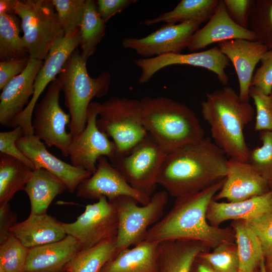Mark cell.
Returning <instances> with one entry per match:
<instances>
[{
  "label": "cell",
  "instance_id": "obj_1",
  "mask_svg": "<svg viewBox=\"0 0 272 272\" xmlns=\"http://www.w3.org/2000/svg\"><path fill=\"white\" fill-rule=\"evenodd\" d=\"M225 178L202 190L176 198L172 208L149 228L144 240L159 243L171 240H194L211 249L224 242H234L231 227L212 226L207 218L209 206Z\"/></svg>",
  "mask_w": 272,
  "mask_h": 272
},
{
  "label": "cell",
  "instance_id": "obj_2",
  "mask_svg": "<svg viewBox=\"0 0 272 272\" xmlns=\"http://www.w3.org/2000/svg\"><path fill=\"white\" fill-rule=\"evenodd\" d=\"M227 160L215 143L204 138L167 154L158 185L175 198L202 190L226 177Z\"/></svg>",
  "mask_w": 272,
  "mask_h": 272
},
{
  "label": "cell",
  "instance_id": "obj_3",
  "mask_svg": "<svg viewBox=\"0 0 272 272\" xmlns=\"http://www.w3.org/2000/svg\"><path fill=\"white\" fill-rule=\"evenodd\" d=\"M200 106L215 144L230 158L248 162L250 150L244 130L255 113L249 100L242 99L231 87H225L207 93Z\"/></svg>",
  "mask_w": 272,
  "mask_h": 272
},
{
  "label": "cell",
  "instance_id": "obj_4",
  "mask_svg": "<svg viewBox=\"0 0 272 272\" xmlns=\"http://www.w3.org/2000/svg\"><path fill=\"white\" fill-rule=\"evenodd\" d=\"M144 126L167 154L203 139L194 112L185 104L164 97L141 100Z\"/></svg>",
  "mask_w": 272,
  "mask_h": 272
},
{
  "label": "cell",
  "instance_id": "obj_5",
  "mask_svg": "<svg viewBox=\"0 0 272 272\" xmlns=\"http://www.w3.org/2000/svg\"><path fill=\"white\" fill-rule=\"evenodd\" d=\"M87 62L77 49L62 68L58 78L69 110L71 122L70 132L73 137L85 128L89 106L94 98H101L108 92L111 75L104 71L96 78L91 77Z\"/></svg>",
  "mask_w": 272,
  "mask_h": 272
},
{
  "label": "cell",
  "instance_id": "obj_6",
  "mask_svg": "<svg viewBox=\"0 0 272 272\" xmlns=\"http://www.w3.org/2000/svg\"><path fill=\"white\" fill-rule=\"evenodd\" d=\"M15 14L21 19L22 38L29 58L44 61L65 35L52 1L17 0Z\"/></svg>",
  "mask_w": 272,
  "mask_h": 272
},
{
  "label": "cell",
  "instance_id": "obj_7",
  "mask_svg": "<svg viewBox=\"0 0 272 272\" xmlns=\"http://www.w3.org/2000/svg\"><path fill=\"white\" fill-rule=\"evenodd\" d=\"M98 128L111 138L116 155L128 153L148 134L143 122L140 100L113 97L101 103Z\"/></svg>",
  "mask_w": 272,
  "mask_h": 272
},
{
  "label": "cell",
  "instance_id": "obj_8",
  "mask_svg": "<svg viewBox=\"0 0 272 272\" xmlns=\"http://www.w3.org/2000/svg\"><path fill=\"white\" fill-rule=\"evenodd\" d=\"M168 195L165 190L158 191L153 194L147 204L140 206L137 200L129 196L108 200L118 218L117 253L144 241L149 228L162 218Z\"/></svg>",
  "mask_w": 272,
  "mask_h": 272
},
{
  "label": "cell",
  "instance_id": "obj_9",
  "mask_svg": "<svg viewBox=\"0 0 272 272\" xmlns=\"http://www.w3.org/2000/svg\"><path fill=\"white\" fill-rule=\"evenodd\" d=\"M166 155L148 133L128 153L115 155L109 161L132 187L151 197L158 185V176Z\"/></svg>",
  "mask_w": 272,
  "mask_h": 272
},
{
  "label": "cell",
  "instance_id": "obj_10",
  "mask_svg": "<svg viewBox=\"0 0 272 272\" xmlns=\"http://www.w3.org/2000/svg\"><path fill=\"white\" fill-rule=\"evenodd\" d=\"M61 91L60 81L56 78L50 84L42 99L36 104L32 125L35 136L48 147H56L66 157H69V149L73 137L66 129L71 117L60 105Z\"/></svg>",
  "mask_w": 272,
  "mask_h": 272
},
{
  "label": "cell",
  "instance_id": "obj_11",
  "mask_svg": "<svg viewBox=\"0 0 272 272\" xmlns=\"http://www.w3.org/2000/svg\"><path fill=\"white\" fill-rule=\"evenodd\" d=\"M66 235L74 237L82 249L116 238L118 221L112 205L105 197L86 206L84 212L76 221L62 223Z\"/></svg>",
  "mask_w": 272,
  "mask_h": 272
},
{
  "label": "cell",
  "instance_id": "obj_12",
  "mask_svg": "<svg viewBox=\"0 0 272 272\" xmlns=\"http://www.w3.org/2000/svg\"><path fill=\"white\" fill-rule=\"evenodd\" d=\"M101 103L92 102L89 106L87 123L80 133L73 137L69 149L71 164L75 167L93 173L99 158L104 156L109 160L116 154L114 142L97 124Z\"/></svg>",
  "mask_w": 272,
  "mask_h": 272
},
{
  "label": "cell",
  "instance_id": "obj_13",
  "mask_svg": "<svg viewBox=\"0 0 272 272\" xmlns=\"http://www.w3.org/2000/svg\"><path fill=\"white\" fill-rule=\"evenodd\" d=\"M80 43L81 35L79 30L73 34L64 35L53 45L35 79L34 94L28 105L14 120L11 128L20 126L24 135L34 134L32 116L38 99L48 84L60 73L68 58Z\"/></svg>",
  "mask_w": 272,
  "mask_h": 272
},
{
  "label": "cell",
  "instance_id": "obj_14",
  "mask_svg": "<svg viewBox=\"0 0 272 272\" xmlns=\"http://www.w3.org/2000/svg\"><path fill=\"white\" fill-rule=\"evenodd\" d=\"M200 25L193 21L166 24L146 37L124 38L122 45L124 48L132 49L145 58L181 53L187 47Z\"/></svg>",
  "mask_w": 272,
  "mask_h": 272
},
{
  "label": "cell",
  "instance_id": "obj_15",
  "mask_svg": "<svg viewBox=\"0 0 272 272\" xmlns=\"http://www.w3.org/2000/svg\"><path fill=\"white\" fill-rule=\"evenodd\" d=\"M141 70L139 82L145 84L158 71L170 65L180 64L201 67L214 73L223 85H227L229 77L225 72L230 65L227 57L216 46L207 50L188 54L168 53L150 58L134 60Z\"/></svg>",
  "mask_w": 272,
  "mask_h": 272
},
{
  "label": "cell",
  "instance_id": "obj_16",
  "mask_svg": "<svg viewBox=\"0 0 272 272\" xmlns=\"http://www.w3.org/2000/svg\"><path fill=\"white\" fill-rule=\"evenodd\" d=\"M76 191L78 197L90 199L105 197L109 200L120 196H129L142 205L147 204L151 198L132 187L104 156L98 160L95 171L79 185Z\"/></svg>",
  "mask_w": 272,
  "mask_h": 272
},
{
  "label": "cell",
  "instance_id": "obj_17",
  "mask_svg": "<svg viewBox=\"0 0 272 272\" xmlns=\"http://www.w3.org/2000/svg\"><path fill=\"white\" fill-rule=\"evenodd\" d=\"M18 148L33 163L35 169L48 171L65 185L73 193L79 185L92 173L66 163L50 153L45 144L34 134L23 135L16 142Z\"/></svg>",
  "mask_w": 272,
  "mask_h": 272
},
{
  "label": "cell",
  "instance_id": "obj_18",
  "mask_svg": "<svg viewBox=\"0 0 272 272\" xmlns=\"http://www.w3.org/2000/svg\"><path fill=\"white\" fill-rule=\"evenodd\" d=\"M270 189L266 181L248 162L229 158L225 181L214 199L238 202L263 194Z\"/></svg>",
  "mask_w": 272,
  "mask_h": 272
},
{
  "label": "cell",
  "instance_id": "obj_19",
  "mask_svg": "<svg viewBox=\"0 0 272 272\" xmlns=\"http://www.w3.org/2000/svg\"><path fill=\"white\" fill-rule=\"evenodd\" d=\"M44 61L29 59L25 70L9 81L0 95V124L11 128L14 120L28 105L34 94L35 79Z\"/></svg>",
  "mask_w": 272,
  "mask_h": 272
},
{
  "label": "cell",
  "instance_id": "obj_20",
  "mask_svg": "<svg viewBox=\"0 0 272 272\" xmlns=\"http://www.w3.org/2000/svg\"><path fill=\"white\" fill-rule=\"evenodd\" d=\"M217 46L234 65L239 81V97L249 100L254 69L268 49L258 41L241 39L222 41Z\"/></svg>",
  "mask_w": 272,
  "mask_h": 272
},
{
  "label": "cell",
  "instance_id": "obj_21",
  "mask_svg": "<svg viewBox=\"0 0 272 272\" xmlns=\"http://www.w3.org/2000/svg\"><path fill=\"white\" fill-rule=\"evenodd\" d=\"M237 39L257 41L253 32L231 19L223 0H219L214 14L205 26L195 32L187 48L193 52L213 43Z\"/></svg>",
  "mask_w": 272,
  "mask_h": 272
},
{
  "label": "cell",
  "instance_id": "obj_22",
  "mask_svg": "<svg viewBox=\"0 0 272 272\" xmlns=\"http://www.w3.org/2000/svg\"><path fill=\"white\" fill-rule=\"evenodd\" d=\"M272 212V189L263 194L235 202L211 201L207 213L209 223L219 227L228 220L251 221Z\"/></svg>",
  "mask_w": 272,
  "mask_h": 272
},
{
  "label": "cell",
  "instance_id": "obj_23",
  "mask_svg": "<svg viewBox=\"0 0 272 272\" xmlns=\"http://www.w3.org/2000/svg\"><path fill=\"white\" fill-rule=\"evenodd\" d=\"M82 249L74 237L29 249L24 272H61Z\"/></svg>",
  "mask_w": 272,
  "mask_h": 272
},
{
  "label": "cell",
  "instance_id": "obj_24",
  "mask_svg": "<svg viewBox=\"0 0 272 272\" xmlns=\"http://www.w3.org/2000/svg\"><path fill=\"white\" fill-rule=\"evenodd\" d=\"M10 232L29 249L60 241L67 235L62 222L47 214H30L24 221L17 223Z\"/></svg>",
  "mask_w": 272,
  "mask_h": 272
},
{
  "label": "cell",
  "instance_id": "obj_25",
  "mask_svg": "<svg viewBox=\"0 0 272 272\" xmlns=\"http://www.w3.org/2000/svg\"><path fill=\"white\" fill-rule=\"evenodd\" d=\"M159 246L144 240L118 252L100 272H158Z\"/></svg>",
  "mask_w": 272,
  "mask_h": 272
},
{
  "label": "cell",
  "instance_id": "obj_26",
  "mask_svg": "<svg viewBox=\"0 0 272 272\" xmlns=\"http://www.w3.org/2000/svg\"><path fill=\"white\" fill-rule=\"evenodd\" d=\"M211 248L204 243L190 240H171L159 243L158 272H190L197 256Z\"/></svg>",
  "mask_w": 272,
  "mask_h": 272
},
{
  "label": "cell",
  "instance_id": "obj_27",
  "mask_svg": "<svg viewBox=\"0 0 272 272\" xmlns=\"http://www.w3.org/2000/svg\"><path fill=\"white\" fill-rule=\"evenodd\" d=\"M65 190L63 182L48 171L42 168L33 170L24 189L30 200V214H46L54 198Z\"/></svg>",
  "mask_w": 272,
  "mask_h": 272
},
{
  "label": "cell",
  "instance_id": "obj_28",
  "mask_svg": "<svg viewBox=\"0 0 272 272\" xmlns=\"http://www.w3.org/2000/svg\"><path fill=\"white\" fill-rule=\"evenodd\" d=\"M219 2V0H182L173 10L146 19L142 24L150 26L160 22L178 24L193 21L201 24L210 20Z\"/></svg>",
  "mask_w": 272,
  "mask_h": 272
},
{
  "label": "cell",
  "instance_id": "obj_29",
  "mask_svg": "<svg viewBox=\"0 0 272 272\" xmlns=\"http://www.w3.org/2000/svg\"><path fill=\"white\" fill-rule=\"evenodd\" d=\"M231 227L234 231L237 247L239 270L244 272L258 271L264 258L257 236L245 221H232Z\"/></svg>",
  "mask_w": 272,
  "mask_h": 272
},
{
  "label": "cell",
  "instance_id": "obj_30",
  "mask_svg": "<svg viewBox=\"0 0 272 272\" xmlns=\"http://www.w3.org/2000/svg\"><path fill=\"white\" fill-rule=\"evenodd\" d=\"M32 172L24 162L0 153V206L8 203L16 192L24 190Z\"/></svg>",
  "mask_w": 272,
  "mask_h": 272
},
{
  "label": "cell",
  "instance_id": "obj_31",
  "mask_svg": "<svg viewBox=\"0 0 272 272\" xmlns=\"http://www.w3.org/2000/svg\"><path fill=\"white\" fill-rule=\"evenodd\" d=\"M117 253L116 238L82 249L70 261L64 272H100Z\"/></svg>",
  "mask_w": 272,
  "mask_h": 272
},
{
  "label": "cell",
  "instance_id": "obj_32",
  "mask_svg": "<svg viewBox=\"0 0 272 272\" xmlns=\"http://www.w3.org/2000/svg\"><path fill=\"white\" fill-rule=\"evenodd\" d=\"M106 23L101 18L97 7L96 2L86 0L84 13L79 31L81 35V55L85 61L96 50L105 35Z\"/></svg>",
  "mask_w": 272,
  "mask_h": 272
},
{
  "label": "cell",
  "instance_id": "obj_33",
  "mask_svg": "<svg viewBox=\"0 0 272 272\" xmlns=\"http://www.w3.org/2000/svg\"><path fill=\"white\" fill-rule=\"evenodd\" d=\"M20 18L16 14L0 15V60L29 57L22 37Z\"/></svg>",
  "mask_w": 272,
  "mask_h": 272
},
{
  "label": "cell",
  "instance_id": "obj_34",
  "mask_svg": "<svg viewBox=\"0 0 272 272\" xmlns=\"http://www.w3.org/2000/svg\"><path fill=\"white\" fill-rule=\"evenodd\" d=\"M248 29L254 33L257 41L272 50V0H255Z\"/></svg>",
  "mask_w": 272,
  "mask_h": 272
},
{
  "label": "cell",
  "instance_id": "obj_35",
  "mask_svg": "<svg viewBox=\"0 0 272 272\" xmlns=\"http://www.w3.org/2000/svg\"><path fill=\"white\" fill-rule=\"evenodd\" d=\"M198 256L207 262L216 272H238L239 260L236 244L224 242L213 251L201 252Z\"/></svg>",
  "mask_w": 272,
  "mask_h": 272
},
{
  "label": "cell",
  "instance_id": "obj_36",
  "mask_svg": "<svg viewBox=\"0 0 272 272\" xmlns=\"http://www.w3.org/2000/svg\"><path fill=\"white\" fill-rule=\"evenodd\" d=\"M29 248L13 234L0 243V267L7 272H24Z\"/></svg>",
  "mask_w": 272,
  "mask_h": 272
},
{
  "label": "cell",
  "instance_id": "obj_37",
  "mask_svg": "<svg viewBox=\"0 0 272 272\" xmlns=\"http://www.w3.org/2000/svg\"><path fill=\"white\" fill-rule=\"evenodd\" d=\"M261 145L249 151L248 162L272 189V130L260 132Z\"/></svg>",
  "mask_w": 272,
  "mask_h": 272
},
{
  "label": "cell",
  "instance_id": "obj_38",
  "mask_svg": "<svg viewBox=\"0 0 272 272\" xmlns=\"http://www.w3.org/2000/svg\"><path fill=\"white\" fill-rule=\"evenodd\" d=\"M64 35L79 30L85 8V0H52Z\"/></svg>",
  "mask_w": 272,
  "mask_h": 272
},
{
  "label": "cell",
  "instance_id": "obj_39",
  "mask_svg": "<svg viewBox=\"0 0 272 272\" xmlns=\"http://www.w3.org/2000/svg\"><path fill=\"white\" fill-rule=\"evenodd\" d=\"M249 97L252 99L255 108L254 130H272V93L266 94L251 86Z\"/></svg>",
  "mask_w": 272,
  "mask_h": 272
},
{
  "label": "cell",
  "instance_id": "obj_40",
  "mask_svg": "<svg viewBox=\"0 0 272 272\" xmlns=\"http://www.w3.org/2000/svg\"><path fill=\"white\" fill-rule=\"evenodd\" d=\"M257 236L265 260L272 257V212L247 222Z\"/></svg>",
  "mask_w": 272,
  "mask_h": 272
},
{
  "label": "cell",
  "instance_id": "obj_41",
  "mask_svg": "<svg viewBox=\"0 0 272 272\" xmlns=\"http://www.w3.org/2000/svg\"><path fill=\"white\" fill-rule=\"evenodd\" d=\"M24 135L22 128L17 126L12 130L0 132V153L12 156L24 162L33 170L35 166L18 148L16 142Z\"/></svg>",
  "mask_w": 272,
  "mask_h": 272
},
{
  "label": "cell",
  "instance_id": "obj_42",
  "mask_svg": "<svg viewBox=\"0 0 272 272\" xmlns=\"http://www.w3.org/2000/svg\"><path fill=\"white\" fill-rule=\"evenodd\" d=\"M260 62V66L253 74L251 86L269 94L272 93V50L263 54Z\"/></svg>",
  "mask_w": 272,
  "mask_h": 272
},
{
  "label": "cell",
  "instance_id": "obj_43",
  "mask_svg": "<svg viewBox=\"0 0 272 272\" xmlns=\"http://www.w3.org/2000/svg\"><path fill=\"white\" fill-rule=\"evenodd\" d=\"M231 19L239 26L248 29L249 20L255 0H223Z\"/></svg>",
  "mask_w": 272,
  "mask_h": 272
},
{
  "label": "cell",
  "instance_id": "obj_44",
  "mask_svg": "<svg viewBox=\"0 0 272 272\" xmlns=\"http://www.w3.org/2000/svg\"><path fill=\"white\" fill-rule=\"evenodd\" d=\"M30 58L12 59L0 62V90L26 68Z\"/></svg>",
  "mask_w": 272,
  "mask_h": 272
},
{
  "label": "cell",
  "instance_id": "obj_45",
  "mask_svg": "<svg viewBox=\"0 0 272 272\" xmlns=\"http://www.w3.org/2000/svg\"><path fill=\"white\" fill-rule=\"evenodd\" d=\"M137 2V0H98L96 4L99 14L106 23L113 16Z\"/></svg>",
  "mask_w": 272,
  "mask_h": 272
},
{
  "label": "cell",
  "instance_id": "obj_46",
  "mask_svg": "<svg viewBox=\"0 0 272 272\" xmlns=\"http://www.w3.org/2000/svg\"><path fill=\"white\" fill-rule=\"evenodd\" d=\"M17 216L8 203L0 206V243L11 234V228L17 223Z\"/></svg>",
  "mask_w": 272,
  "mask_h": 272
},
{
  "label": "cell",
  "instance_id": "obj_47",
  "mask_svg": "<svg viewBox=\"0 0 272 272\" xmlns=\"http://www.w3.org/2000/svg\"><path fill=\"white\" fill-rule=\"evenodd\" d=\"M190 272H216L207 262L198 256L194 261Z\"/></svg>",
  "mask_w": 272,
  "mask_h": 272
},
{
  "label": "cell",
  "instance_id": "obj_48",
  "mask_svg": "<svg viewBox=\"0 0 272 272\" xmlns=\"http://www.w3.org/2000/svg\"><path fill=\"white\" fill-rule=\"evenodd\" d=\"M17 0H1L0 15L15 14V8Z\"/></svg>",
  "mask_w": 272,
  "mask_h": 272
},
{
  "label": "cell",
  "instance_id": "obj_49",
  "mask_svg": "<svg viewBox=\"0 0 272 272\" xmlns=\"http://www.w3.org/2000/svg\"><path fill=\"white\" fill-rule=\"evenodd\" d=\"M265 267L266 272H272V257L265 260Z\"/></svg>",
  "mask_w": 272,
  "mask_h": 272
},
{
  "label": "cell",
  "instance_id": "obj_50",
  "mask_svg": "<svg viewBox=\"0 0 272 272\" xmlns=\"http://www.w3.org/2000/svg\"><path fill=\"white\" fill-rule=\"evenodd\" d=\"M258 272H266L265 267V259L263 258L261 261Z\"/></svg>",
  "mask_w": 272,
  "mask_h": 272
},
{
  "label": "cell",
  "instance_id": "obj_51",
  "mask_svg": "<svg viewBox=\"0 0 272 272\" xmlns=\"http://www.w3.org/2000/svg\"><path fill=\"white\" fill-rule=\"evenodd\" d=\"M0 272H7L6 270H5L2 268L0 267Z\"/></svg>",
  "mask_w": 272,
  "mask_h": 272
},
{
  "label": "cell",
  "instance_id": "obj_52",
  "mask_svg": "<svg viewBox=\"0 0 272 272\" xmlns=\"http://www.w3.org/2000/svg\"><path fill=\"white\" fill-rule=\"evenodd\" d=\"M238 272H244V271H242V270H239V271ZM255 272H258V271H255Z\"/></svg>",
  "mask_w": 272,
  "mask_h": 272
}]
</instances>
